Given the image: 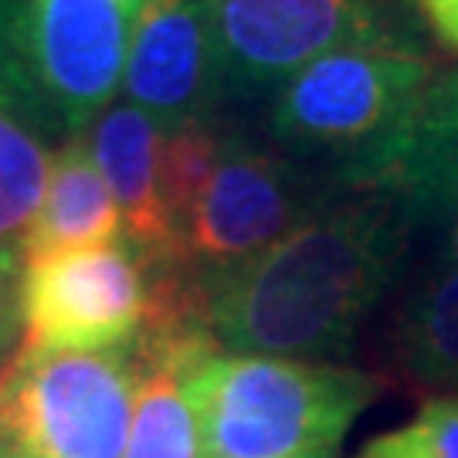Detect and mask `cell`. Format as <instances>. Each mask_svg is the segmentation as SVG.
I'll list each match as a JSON object with an SVG mask.
<instances>
[{"label":"cell","instance_id":"1","mask_svg":"<svg viewBox=\"0 0 458 458\" xmlns=\"http://www.w3.org/2000/svg\"><path fill=\"white\" fill-rule=\"evenodd\" d=\"M414 234V217L394 194L336 187L259 259L194 282L197 316L225 353L340 360L397 282Z\"/></svg>","mask_w":458,"mask_h":458},{"label":"cell","instance_id":"2","mask_svg":"<svg viewBox=\"0 0 458 458\" xmlns=\"http://www.w3.org/2000/svg\"><path fill=\"white\" fill-rule=\"evenodd\" d=\"M204 458H336L380 380L340 363L194 350L181 363Z\"/></svg>","mask_w":458,"mask_h":458},{"label":"cell","instance_id":"3","mask_svg":"<svg viewBox=\"0 0 458 458\" xmlns=\"http://www.w3.org/2000/svg\"><path fill=\"white\" fill-rule=\"evenodd\" d=\"M132 21L119 0H0V96L58 147L85 136L123 89Z\"/></svg>","mask_w":458,"mask_h":458},{"label":"cell","instance_id":"4","mask_svg":"<svg viewBox=\"0 0 458 458\" xmlns=\"http://www.w3.org/2000/svg\"><path fill=\"white\" fill-rule=\"evenodd\" d=\"M136 391V344L96 353L21 346L0 374V445L11 458H123Z\"/></svg>","mask_w":458,"mask_h":458},{"label":"cell","instance_id":"5","mask_svg":"<svg viewBox=\"0 0 458 458\" xmlns=\"http://www.w3.org/2000/svg\"><path fill=\"white\" fill-rule=\"evenodd\" d=\"M435 72L431 55L411 45L329 51L272 92L268 132L293 153L329 157L333 177L408 119Z\"/></svg>","mask_w":458,"mask_h":458},{"label":"cell","instance_id":"6","mask_svg":"<svg viewBox=\"0 0 458 458\" xmlns=\"http://www.w3.org/2000/svg\"><path fill=\"white\" fill-rule=\"evenodd\" d=\"M414 0H211L225 96H265L340 48H421Z\"/></svg>","mask_w":458,"mask_h":458},{"label":"cell","instance_id":"7","mask_svg":"<svg viewBox=\"0 0 458 458\" xmlns=\"http://www.w3.org/2000/svg\"><path fill=\"white\" fill-rule=\"evenodd\" d=\"M329 177L228 136L225 157L181 234V265L191 282L228 276L278 245L333 197Z\"/></svg>","mask_w":458,"mask_h":458},{"label":"cell","instance_id":"8","mask_svg":"<svg viewBox=\"0 0 458 458\" xmlns=\"http://www.w3.org/2000/svg\"><path fill=\"white\" fill-rule=\"evenodd\" d=\"M149 306L147 262L126 238L34 259L21 272L24 346L31 350L132 346L147 329Z\"/></svg>","mask_w":458,"mask_h":458},{"label":"cell","instance_id":"9","mask_svg":"<svg viewBox=\"0 0 458 458\" xmlns=\"http://www.w3.org/2000/svg\"><path fill=\"white\" fill-rule=\"evenodd\" d=\"M333 181L394 194L435 234V265H458V65L435 72L408 119Z\"/></svg>","mask_w":458,"mask_h":458},{"label":"cell","instance_id":"10","mask_svg":"<svg viewBox=\"0 0 458 458\" xmlns=\"http://www.w3.org/2000/svg\"><path fill=\"white\" fill-rule=\"evenodd\" d=\"M123 92L164 132L211 119L225 98L211 0H149L132 21Z\"/></svg>","mask_w":458,"mask_h":458},{"label":"cell","instance_id":"11","mask_svg":"<svg viewBox=\"0 0 458 458\" xmlns=\"http://www.w3.org/2000/svg\"><path fill=\"white\" fill-rule=\"evenodd\" d=\"M85 140L119 204L123 238L143 255L147 268L181 265L177 234L166 214L164 181H160L164 130L140 106L113 102L92 123Z\"/></svg>","mask_w":458,"mask_h":458},{"label":"cell","instance_id":"12","mask_svg":"<svg viewBox=\"0 0 458 458\" xmlns=\"http://www.w3.org/2000/svg\"><path fill=\"white\" fill-rule=\"evenodd\" d=\"M204 346L217 344L200 323L143 329V336L136 340V414L123 458H204L197 414L181 380V363Z\"/></svg>","mask_w":458,"mask_h":458},{"label":"cell","instance_id":"13","mask_svg":"<svg viewBox=\"0 0 458 458\" xmlns=\"http://www.w3.org/2000/svg\"><path fill=\"white\" fill-rule=\"evenodd\" d=\"M123 238V214L109 183L98 170L85 136L58 147L51 164L48 191L28 234L24 262L48 259L58 251L109 245Z\"/></svg>","mask_w":458,"mask_h":458},{"label":"cell","instance_id":"14","mask_svg":"<svg viewBox=\"0 0 458 458\" xmlns=\"http://www.w3.org/2000/svg\"><path fill=\"white\" fill-rule=\"evenodd\" d=\"M391 357L421 391L458 394V265H431L394 316Z\"/></svg>","mask_w":458,"mask_h":458},{"label":"cell","instance_id":"15","mask_svg":"<svg viewBox=\"0 0 458 458\" xmlns=\"http://www.w3.org/2000/svg\"><path fill=\"white\" fill-rule=\"evenodd\" d=\"M45 132L0 96V268L24 272V248L48 191L55 153Z\"/></svg>","mask_w":458,"mask_h":458},{"label":"cell","instance_id":"16","mask_svg":"<svg viewBox=\"0 0 458 458\" xmlns=\"http://www.w3.org/2000/svg\"><path fill=\"white\" fill-rule=\"evenodd\" d=\"M228 136L211 126V119H191L183 126L164 132V153H160V181L170 225L177 234V255H181V234L194 214L197 200L204 197L214 170L225 157Z\"/></svg>","mask_w":458,"mask_h":458},{"label":"cell","instance_id":"17","mask_svg":"<svg viewBox=\"0 0 458 458\" xmlns=\"http://www.w3.org/2000/svg\"><path fill=\"white\" fill-rule=\"evenodd\" d=\"M357 458H458V394H435L418 414L384 431Z\"/></svg>","mask_w":458,"mask_h":458},{"label":"cell","instance_id":"18","mask_svg":"<svg viewBox=\"0 0 458 458\" xmlns=\"http://www.w3.org/2000/svg\"><path fill=\"white\" fill-rule=\"evenodd\" d=\"M24 346V316H21V276L0 268V374L11 367Z\"/></svg>","mask_w":458,"mask_h":458},{"label":"cell","instance_id":"19","mask_svg":"<svg viewBox=\"0 0 458 458\" xmlns=\"http://www.w3.org/2000/svg\"><path fill=\"white\" fill-rule=\"evenodd\" d=\"M414 11L445 55H458V0H414Z\"/></svg>","mask_w":458,"mask_h":458},{"label":"cell","instance_id":"20","mask_svg":"<svg viewBox=\"0 0 458 458\" xmlns=\"http://www.w3.org/2000/svg\"><path fill=\"white\" fill-rule=\"evenodd\" d=\"M119 4H123V7H126V11H130L132 17H136L140 11H143V7H147L149 0H119Z\"/></svg>","mask_w":458,"mask_h":458},{"label":"cell","instance_id":"21","mask_svg":"<svg viewBox=\"0 0 458 458\" xmlns=\"http://www.w3.org/2000/svg\"><path fill=\"white\" fill-rule=\"evenodd\" d=\"M0 458H11V452H7V448H4V445H0Z\"/></svg>","mask_w":458,"mask_h":458}]
</instances>
